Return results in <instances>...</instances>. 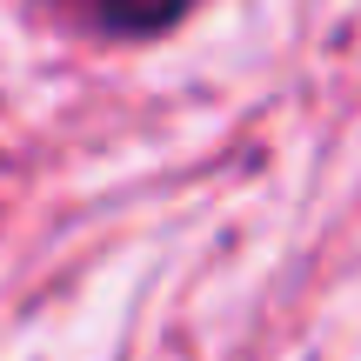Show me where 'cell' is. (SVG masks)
<instances>
[{"mask_svg": "<svg viewBox=\"0 0 361 361\" xmlns=\"http://www.w3.org/2000/svg\"><path fill=\"white\" fill-rule=\"evenodd\" d=\"M80 7H87L94 27H107V34H168L194 0H80Z\"/></svg>", "mask_w": 361, "mask_h": 361, "instance_id": "1", "label": "cell"}]
</instances>
